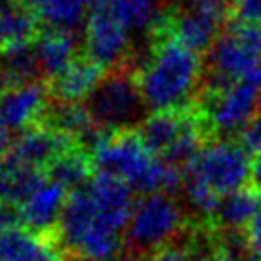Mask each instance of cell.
<instances>
[{
  "label": "cell",
  "instance_id": "16",
  "mask_svg": "<svg viewBox=\"0 0 261 261\" xmlns=\"http://www.w3.org/2000/svg\"><path fill=\"white\" fill-rule=\"evenodd\" d=\"M103 74H105L103 69L95 65L92 59H88L86 56H79L65 73L48 84L50 94L58 101L82 103L97 86Z\"/></svg>",
  "mask_w": 261,
  "mask_h": 261
},
{
  "label": "cell",
  "instance_id": "13",
  "mask_svg": "<svg viewBox=\"0 0 261 261\" xmlns=\"http://www.w3.org/2000/svg\"><path fill=\"white\" fill-rule=\"evenodd\" d=\"M0 261H65V255L54 234L14 229L0 232Z\"/></svg>",
  "mask_w": 261,
  "mask_h": 261
},
{
  "label": "cell",
  "instance_id": "26",
  "mask_svg": "<svg viewBox=\"0 0 261 261\" xmlns=\"http://www.w3.org/2000/svg\"><path fill=\"white\" fill-rule=\"evenodd\" d=\"M246 242L248 248L252 250V254L261 259V208L255 214V218L252 219L250 227L246 229Z\"/></svg>",
  "mask_w": 261,
  "mask_h": 261
},
{
  "label": "cell",
  "instance_id": "14",
  "mask_svg": "<svg viewBox=\"0 0 261 261\" xmlns=\"http://www.w3.org/2000/svg\"><path fill=\"white\" fill-rule=\"evenodd\" d=\"M35 51H37L40 73L46 84L54 82L65 73L73 61L79 58V42L74 33L63 31H46L35 38Z\"/></svg>",
  "mask_w": 261,
  "mask_h": 261
},
{
  "label": "cell",
  "instance_id": "15",
  "mask_svg": "<svg viewBox=\"0 0 261 261\" xmlns=\"http://www.w3.org/2000/svg\"><path fill=\"white\" fill-rule=\"evenodd\" d=\"M261 208V193L252 185L221 196L212 227L219 232H246Z\"/></svg>",
  "mask_w": 261,
  "mask_h": 261
},
{
  "label": "cell",
  "instance_id": "12",
  "mask_svg": "<svg viewBox=\"0 0 261 261\" xmlns=\"http://www.w3.org/2000/svg\"><path fill=\"white\" fill-rule=\"evenodd\" d=\"M195 118V107L187 111L152 113L138 126V136L151 154L162 159Z\"/></svg>",
  "mask_w": 261,
  "mask_h": 261
},
{
  "label": "cell",
  "instance_id": "1",
  "mask_svg": "<svg viewBox=\"0 0 261 261\" xmlns=\"http://www.w3.org/2000/svg\"><path fill=\"white\" fill-rule=\"evenodd\" d=\"M136 76L149 111H187L195 107L200 94L204 63L175 38L152 35L149 58Z\"/></svg>",
  "mask_w": 261,
  "mask_h": 261
},
{
  "label": "cell",
  "instance_id": "19",
  "mask_svg": "<svg viewBox=\"0 0 261 261\" xmlns=\"http://www.w3.org/2000/svg\"><path fill=\"white\" fill-rule=\"evenodd\" d=\"M40 33L38 19L21 0H10L0 8V51L35 42Z\"/></svg>",
  "mask_w": 261,
  "mask_h": 261
},
{
  "label": "cell",
  "instance_id": "24",
  "mask_svg": "<svg viewBox=\"0 0 261 261\" xmlns=\"http://www.w3.org/2000/svg\"><path fill=\"white\" fill-rule=\"evenodd\" d=\"M240 147L250 154V156H259L261 154V113L255 116L252 122L248 124L244 130L240 132L237 138Z\"/></svg>",
  "mask_w": 261,
  "mask_h": 261
},
{
  "label": "cell",
  "instance_id": "27",
  "mask_svg": "<svg viewBox=\"0 0 261 261\" xmlns=\"http://www.w3.org/2000/svg\"><path fill=\"white\" fill-rule=\"evenodd\" d=\"M12 143H14V139L10 138V130L0 124V160H4L8 156V152L12 149Z\"/></svg>",
  "mask_w": 261,
  "mask_h": 261
},
{
  "label": "cell",
  "instance_id": "30",
  "mask_svg": "<svg viewBox=\"0 0 261 261\" xmlns=\"http://www.w3.org/2000/svg\"><path fill=\"white\" fill-rule=\"evenodd\" d=\"M120 0H88V6L94 10H115Z\"/></svg>",
  "mask_w": 261,
  "mask_h": 261
},
{
  "label": "cell",
  "instance_id": "29",
  "mask_svg": "<svg viewBox=\"0 0 261 261\" xmlns=\"http://www.w3.org/2000/svg\"><path fill=\"white\" fill-rule=\"evenodd\" d=\"M183 4V8H189V6H212V4H223L227 6V2L229 0H179Z\"/></svg>",
  "mask_w": 261,
  "mask_h": 261
},
{
  "label": "cell",
  "instance_id": "23",
  "mask_svg": "<svg viewBox=\"0 0 261 261\" xmlns=\"http://www.w3.org/2000/svg\"><path fill=\"white\" fill-rule=\"evenodd\" d=\"M143 261H196V259L195 255H193V252H191V246H189L187 240H185V244L175 240L172 244H168V246L160 248L156 252L145 255Z\"/></svg>",
  "mask_w": 261,
  "mask_h": 261
},
{
  "label": "cell",
  "instance_id": "20",
  "mask_svg": "<svg viewBox=\"0 0 261 261\" xmlns=\"http://www.w3.org/2000/svg\"><path fill=\"white\" fill-rule=\"evenodd\" d=\"M94 174L95 168L92 156L86 151H82L80 147H74L71 151L63 152L46 168L48 179L59 183L69 193L86 187L88 183L92 181Z\"/></svg>",
  "mask_w": 261,
  "mask_h": 261
},
{
  "label": "cell",
  "instance_id": "18",
  "mask_svg": "<svg viewBox=\"0 0 261 261\" xmlns=\"http://www.w3.org/2000/svg\"><path fill=\"white\" fill-rule=\"evenodd\" d=\"M48 181L44 170L17 164L12 159L0 160V200L21 206L37 189Z\"/></svg>",
  "mask_w": 261,
  "mask_h": 261
},
{
  "label": "cell",
  "instance_id": "2",
  "mask_svg": "<svg viewBox=\"0 0 261 261\" xmlns=\"http://www.w3.org/2000/svg\"><path fill=\"white\" fill-rule=\"evenodd\" d=\"M90 156L95 172L120 177L138 195L166 193L174 196L183 189L181 168L151 154L136 130L107 134Z\"/></svg>",
  "mask_w": 261,
  "mask_h": 261
},
{
  "label": "cell",
  "instance_id": "25",
  "mask_svg": "<svg viewBox=\"0 0 261 261\" xmlns=\"http://www.w3.org/2000/svg\"><path fill=\"white\" fill-rule=\"evenodd\" d=\"M23 229V219L19 206L0 200V232Z\"/></svg>",
  "mask_w": 261,
  "mask_h": 261
},
{
  "label": "cell",
  "instance_id": "5",
  "mask_svg": "<svg viewBox=\"0 0 261 261\" xmlns=\"http://www.w3.org/2000/svg\"><path fill=\"white\" fill-rule=\"evenodd\" d=\"M208 138L232 139L261 113V88L242 79L219 90H200L195 103Z\"/></svg>",
  "mask_w": 261,
  "mask_h": 261
},
{
  "label": "cell",
  "instance_id": "7",
  "mask_svg": "<svg viewBox=\"0 0 261 261\" xmlns=\"http://www.w3.org/2000/svg\"><path fill=\"white\" fill-rule=\"evenodd\" d=\"M227 29V6H189L168 10L152 35H168L195 54H208Z\"/></svg>",
  "mask_w": 261,
  "mask_h": 261
},
{
  "label": "cell",
  "instance_id": "22",
  "mask_svg": "<svg viewBox=\"0 0 261 261\" xmlns=\"http://www.w3.org/2000/svg\"><path fill=\"white\" fill-rule=\"evenodd\" d=\"M227 25L261 27V0H229Z\"/></svg>",
  "mask_w": 261,
  "mask_h": 261
},
{
  "label": "cell",
  "instance_id": "9",
  "mask_svg": "<svg viewBox=\"0 0 261 261\" xmlns=\"http://www.w3.org/2000/svg\"><path fill=\"white\" fill-rule=\"evenodd\" d=\"M74 147L79 145L69 136L58 130H51L44 124H37V126H31L27 130L19 132V136L14 139L12 149L8 152V159L23 166L46 172V168L54 160Z\"/></svg>",
  "mask_w": 261,
  "mask_h": 261
},
{
  "label": "cell",
  "instance_id": "3",
  "mask_svg": "<svg viewBox=\"0 0 261 261\" xmlns=\"http://www.w3.org/2000/svg\"><path fill=\"white\" fill-rule=\"evenodd\" d=\"M82 105L90 113L95 126L109 134L138 130L149 111L136 76V69H130L128 65L105 71Z\"/></svg>",
  "mask_w": 261,
  "mask_h": 261
},
{
  "label": "cell",
  "instance_id": "6",
  "mask_svg": "<svg viewBox=\"0 0 261 261\" xmlns=\"http://www.w3.org/2000/svg\"><path fill=\"white\" fill-rule=\"evenodd\" d=\"M218 196H227L246 187L252 179V160L237 139H212L189 162Z\"/></svg>",
  "mask_w": 261,
  "mask_h": 261
},
{
  "label": "cell",
  "instance_id": "4",
  "mask_svg": "<svg viewBox=\"0 0 261 261\" xmlns=\"http://www.w3.org/2000/svg\"><path fill=\"white\" fill-rule=\"evenodd\" d=\"M189 227L175 196L166 193L141 196L124 232V246L134 255H149L179 240Z\"/></svg>",
  "mask_w": 261,
  "mask_h": 261
},
{
  "label": "cell",
  "instance_id": "11",
  "mask_svg": "<svg viewBox=\"0 0 261 261\" xmlns=\"http://www.w3.org/2000/svg\"><path fill=\"white\" fill-rule=\"evenodd\" d=\"M67 198H69V191L61 187L59 183L48 179L19 206L23 229L42 237L56 234Z\"/></svg>",
  "mask_w": 261,
  "mask_h": 261
},
{
  "label": "cell",
  "instance_id": "10",
  "mask_svg": "<svg viewBox=\"0 0 261 261\" xmlns=\"http://www.w3.org/2000/svg\"><path fill=\"white\" fill-rule=\"evenodd\" d=\"M51 101L50 86L35 82L0 94V124L12 132H23L42 122Z\"/></svg>",
  "mask_w": 261,
  "mask_h": 261
},
{
  "label": "cell",
  "instance_id": "21",
  "mask_svg": "<svg viewBox=\"0 0 261 261\" xmlns=\"http://www.w3.org/2000/svg\"><path fill=\"white\" fill-rule=\"evenodd\" d=\"M130 31H147L156 27L166 15L164 0H120L113 10Z\"/></svg>",
  "mask_w": 261,
  "mask_h": 261
},
{
  "label": "cell",
  "instance_id": "28",
  "mask_svg": "<svg viewBox=\"0 0 261 261\" xmlns=\"http://www.w3.org/2000/svg\"><path fill=\"white\" fill-rule=\"evenodd\" d=\"M252 183H254V187L261 193V154L255 156L254 162H252Z\"/></svg>",
  "mask_w": 261,
  "mask_h": 261
},
{
  "label": "cell",
  "instance_id": "8",
  "mask_svg": "<svg viewBox=\"0 0 261 261\" xmlns=\"http://www.w3.org/2000/svg\"><path fill=\"white\" fill-rule=\"evenodd\" d=\"M130 29L113 10H94L86 19L82 56L103 71L124 67L130 56Z\"/></svg>",
  "mask_w": 261,
  "mask_h": 261
},
{
  "label": "cell",
  "instance_id": "17",
  "mask_svg": "<svg viewBox=\"0 0 261 261\" xmlns=\"http://www.w3.org/2000/svg\"><path fill=\"white\" fill-rule=\"evenodd\" d=\"M46 31L74 33L84 23L88 0H21Z\"/></svg>",
  "mask_w": 261,
  "mask_h": 261
}]
</instances>
